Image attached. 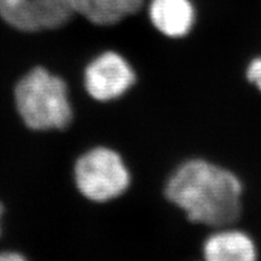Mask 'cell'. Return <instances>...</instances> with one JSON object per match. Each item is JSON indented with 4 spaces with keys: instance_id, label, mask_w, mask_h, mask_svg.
<instances>
[{
    "instance_id": "cell-9",
    "label": "cell",
    "mask_w": 261,
    "mask_h": 261,
    "mask_svg": "<svg viewBox=\"0 0 261 261\" xmlns=\"http://www.w3.org/2000/svg\"><path fill=\"white\" fill-rule=\"evenodd\" d=\"M247 79L261 91V57H256L250 62L247 68Z\"/></svg>"
},
{
    "instance_id": "cell-11",
    "label": "cell",
    "mask_w": 261,
    "mask_h": 261,
    "mask_svg": "<svg viewBox=\"0 0 261 261\" xmlns=\"http://www.w3.org/2000/svg\"><path fill=\"white\" fill-rule=\"evenodd\" d=\"M3 214H4V208H3V204L0 203V221H2ZM0 233H2V227H0Z\"/></svg>"
},
{
    "instance_id": "cell-1",
    "label": "cell",
    "mask_w": 261,
    "mask_h": 261,
    "mask_svg": "<svg viewBox=\"0 0 261 261\" xmlns=\"http://www.w3.org/2000/svg\"><path fill=\"white\" fill-rule=\"evenodd\" d=\"M169 202L191 223L224 228L240 219L243 185L234 173L202 159H192L175 169L165 190Z\"/></svg>"
},
{
    "instance_id": "cell-3",
    "label": "cell",
    "mask_w": 261,
    "mask_h": 261,
    "mask_svg": "<svg viewBox=\"0 0 261 261\" xmlns=\"http://www.w3.org/2000/svg\"><path fill=\"white\" fill-rule=\"evenodd\" d=\"M76 187L93 202H108L121 196L130 178L121 156L108 148H94L77 160L74 169Z\"/></svg>"
},
{
    "instance_id": "cell-7",
    "label": "cell",
    "mask_w": 261,
    "mask_h": 261,
    "mask_svg": "<svg viewBox=\"0 0 261 261\" xmlns=\"http://www.w3.org/2000/svg\"><path fill=\"white\" fill-rule=\"evenodd\" d=\"M203 255L208 261H253L256 247L243 231L221 230L205 240Z\"/></svg>"
},
{
    "instance_id": "cell-2",
    "label": "cell",
    "mask_w": 261,
    "mask_h": 261,
    "mask_svg": "<svg viewBox=\"0 0 261 261\" xmlns=\"http://www.w3.org/2000/svg\"><path fill=\"white\" fill-rule=\"evenodd\" d=\"M15 103L22 121L33 130L64 129L73 120L67 84L42 67L18 81Z\"/></svg>"
},
{
    "instance_id": "cell-4",
    "label": "cell",
    "mask_w": 261,
    "mask_h": 261,
    "mask_svg": "<svg viewBox=\"0 0 261 261\" xmlns=\"http://www.w3.org/2000/svg\"><path fill=\"white\" fill-rule=\"evenodd\" d=\"M74 0H0V16L17 31L60 28L75 14Z\"/></svg>"
},
{
    "instance_id": "cell-10",
    "label": "cell",
    "mask_w": 261,
    "mask_h": 261,
    "mask_svg": "<svg viewBox=\"0 0 261 261\" xmlns=\"http://www.w3.org/2000/svg\"><path fill=\"white\" fill-rule=\"evenodd\" d=\"M24 256L16 252H3L0 253V261H22Z\"/></svg>"
},
{
    "instance_id": "cell-5",
    "label": "cell",
    "mask_w": 261,
    "mask_h": 261,
    "mask_svg": "<svg viewBox=\"0 0 261 261\" xmlns=\"http://www.w3.org/2000/svg\"><path fill=\"white\" fill-rule=\"evenodd\" d=\"M136 83V74L125 58L113 51L94 58L85 70V87L100 102L116 99Z\"/></svg>"
},
{
    "instance_id": "cell-8",
    "label": "cell",
    "mask_w": 261,
    "mask_h": 261,
    "mask_svg": "<svg viewBox=\"0 0 261 261\" xmlns=\"http://www.w3.org/2000/svg\"><path fill=\"white\" fill-rule=\"evenodd\" d=\"M144 0H74L75 11L97 25H113L137 14Z\"/></svg>"
},
{
    "instance_id": "cell-6",
    "label": "cell",
    "mask_w": 261,
    "mask_h": 261,
    "mask_svg": "<svg viewBox=\"0 0 261 261\" xmlns=\"http://www.w3.org/2000/svg\"><path fill=\"white\" fill-rule=\"evenodd\" d=\"M149 15L154 27L168 38L188 35L196 21L191 0H151Z\"/></svg>"
}]
</instances>
